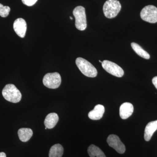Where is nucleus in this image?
Returning <instances> with one entry per match:
<instances>
[{"instance_id":"1","label":"nucleus","mask_w":157,"mask_h":157,"mask_svg":"<svg viewBox=\"0 0 157 157\" xmlns=\"http://www.w3.org/2000/svg\"><path fill=\"white\" fill-rule=\"evenodd\" d=\"M76 63L79 70L85 76L94 78L98 75V71L96 68L85 59L77 58Z\"/></svg>"},{"instance_id":"2","label":"nucleus","mask_w":157,"mask_h":157,"mask_svg":"<svg viewBox=\"0 0 157 157\" xmlns=\"http://www.w3.org/2000/svg\"><path fill=\"white\" fill-rule=\"evenodd\" d=\"M2 94L6 100L12 103H18L21 99V93L14 84L6 85Z\"/></svg>"},{"instance_id":"3","label":"nucleus","mask_w":157,"mask_h":157,"mask_svg":"<svg viewBox=\"0 0 157 157\" xmlns=\"http://www.w3.org/2000/svg\"><path fill=\"white\" fill-rule=\"evenodd\" d=\"M121 9V6L118 0H107L103 6V11L105 17L114 18L117 16Z\"/></svg>"},{"instance_id":"4","label":"nucleus","mask_w":157,"mask_h":157,"mask_svg":"<svg viewBox=\"0 0 157 157\" xmlns=\"http://www.w3.org/2000/svg\"><path fill=\"white\" fill-rule=\"evenodd\" d=\"M73 14L75 18V26L76 29L80 31L85 30L87 27V22L84 7L77 6L73 10Z\"/></svg>"},{"instance_id":"5","label":"nucleus","mask_w":157,"mask_h":157,"mask_svg":"<svg viewBox=\"0 0 157 157\" xmlns=\"http://www.w3.org/2000/svg\"><path fill=\"white\" fill-rule=\"evenodd\" d=\"M43 83L45 86L50 89H56L61 83V77L58 73H48L43 78Z\"/></svg>"},{"instance_id":"6","label":"nucleus","mask_w":157,"mask_h":157,"mask_svg":"<svg viewBox=\"0 0 157 157\" xmlns=\"http://www.w3.org/2000/svg\"><path fill=\"white\" fill-rule=\"evenodd\" d=\"M140 17L144 21L151 23L157 22V8L153 6H145L140 12Z\"/></svg>"},{"instance_id":"7","label":"nucleus","mask_w":157,"mask_h":157,"mask_svg":"<svg viewBox=\"0 0 157 157\" xmlns=\"http://www.w3.org/2000/svg\"><path fill=\"white\" fill-rule=\"evenodd\" d=\"M102 66L104 70L109 74L118 77L124 76L123 70L120 66L109 60H104L102 62Z\"/></svg>"},{"instance_id":"8","label":"nucleus","mask_w":157,"mask_h":157,"mask_svg":"<svg viewBox=\"0 0 157 157\" xmlns=\"http://www.w3.org/2000/svg\"><path fill=\"white\" fill-rule=\"evenodd\" d=\"M108 145L115 149L118 153L123 154L125 151V146L119 137L115 135H109L107 138Z\"/></svg>"},{"instance_id":"9","label":"nucleus","mask_w":157,"mask_h":157,"mask_svg":"<svg viewBox=\"0 0 157 157\" xmlns=\"http://www.w3.org/2000/svg\"><path fill=\"white\" fill-rule=\"evenodd\" d=\"M13 28L15 33L21 38L25 36L27 30V24L25 21L22 18L15 20L13 24Z\"/></svg>"},{"instance_id":"10","label":"nucleus","mask_w":157,"mask_h":157,"mask_svg":"<svg viewBox=\"0 0 157 157\" xmlns=\"http://www.w3.org/2000/svg\"><path fill=\"white\" fill-rule=\"evenodd\" d=\"M134 111V107L131 103L126 102L121 105L120 108V116L122 119L130 117Z\"/></svg>"},{"instance_id":"11","label":"nucleus","mask_w":157,"mask_h":157,"mask_svg":"<svg viewBox=\"0 0 157 157\" xmlns=\"http://www.w3.org/2000/svg\"><path fill=\"white\" fill-rule=\"evenodd\" d=\"M104 112L105 108L104 106L101 104H98L96 105L93 110L89 113L88 117L93 120H98L103 117Z\"/></svg>"},{"instance_id":"12","label":"nucleus","mask_w":157,"mask_h":157,"mask_svg":"<svg viewBox=\"0 0 157 157\" xmlns=\"http://www.w3.org/2000/svg\"><path fill=\"white\" fill-rule=\"evenodd\" d=\"M157 130V120L150 122L147 125L144 130V138L147 141H149L155 132Z\"/></svg>"},{"instance_id":"13","label":"nucleus","mask_w":157,"mask_h":157,"mask_svg":"<svg viewBox=\"0 0 157 157\" xmlns=\"http://www.w3.org/2000/svg\"><path fill=\"white\" fill-rule=\"evenodd\" d=\"M59 120L58 114L55 113H52L48 114L45 117L44 124L47 128H53L58 122Z\"/></svg>"},{"instance_id":"14","label":"nucleus","mask_w":157,"mask_h":157,"mask_svg":"<svg viewBox=\"0 0 157 157\" xmlns=\"http://www.w3.org/2000/svg\"><path fill=\"white\" fill-rule=\"evenodd\" d=\"M18 137L22 142H27L30 140L33 135V132L32 129L28 128H22L18 130Z\"/></svg>"},{"instance_id":"15","label":"nucleus","mask_w":157,"mask_h":157,"mask_svg":"<svg viewBox=\"0 0 157 157\" xmlns=\"http://www.w3.org/2000/svg\"><path fill=\"white\" fill-rule=\"evenodd\" d=\"M63 152V147L60 144H55L49 150V157H62Z\"/></svg>"},{"instance_id":"16","label":"nucleus","mask_w":157,"mask_h":157,"mask_svg":"<svg viewBox=\"0 0 157 157\" xmlns=\"http://www.w3.org/2000/svg\"><path fill=\"white\" fill-rule=\"evenodd\" d=\"M87 151L90 157H106L101 149L94 144H91L89 147Z\"/></svg>"},{"instance_id":"17","label":"nucleus","mask_w":157,"mask_h":157,"mask_svg":"<svg viewBox=\"0 0 157 157\" xmlns=\"http://www.w3.org/2000/svg\"><path fill=\"white\" fill-rule=\"evenodd\" d=\"M133 50L135 51V52L139 56L143 58L148 59L150 58V56L146 51L144 50L143 48H141V46L135 42H132L131 43Z\"/></svg>"},{"instance_id":"18","label":"nucleus","mask_w":157,"mask_h":157,"mask_svg":"<svg viewBox=\"0 0 157 157\" xmlns=\"http://www.w3.org/2000/svg\"><path fill=\"white\" fill-rule=\"evenodd\" d=\"M10 10L11 9L9 6H4L0 3V16L1 17H7L9 15Z\"/></svg>"},{"instance_id":"19","label":"nucleus","mask_w":157,"mask_h":157,"mask_svg":"<svg viewBox=\"0 0 157 157\" xmlns=\"http://www.w3.org/2000/svg\"><path fill=\"white\" fill-rule=\"evenodd\" d=\"M24 5L28 6H32L36 4L38 0H21Z\"/></svg>"},{"instance_id":"20","label":"nucleus","mask_w":157,"mask_h":157,"mask_svg":"<svg viewBox=\"0 0 157 157\" xmlns=\"http://www.w3.org/2000/svg\"><path fill=\"white\" fill-rule=\"evenodd\" d=\"M152 81L153 84L155 87L157 89V76L154 77V78H153Z\"/></svg>"},{"instance_id":"21","label":"nucleus","mask_w":157,"mask_h":157,"mask_svg":"<svg viewBox=\"0 0 157 157\" xmlns=\"http://www.w3.org/2000/svg\"><path fill=\"white\" fill-rule=\"evenodd\" d=\"M0 157H6V154L4 152H0Z\"/></svg>"},{"instance_id":"22","label":"nucleus","mask_w":157,"mask_h":157,"mask_svg":"<svg viewBox=\"0 0 157 157\" xmlns=\"http://www.w3.org/2000/svg\"><path fill=\"white\" fill-rule=\"evenodd\" d=\"M70 19H71V20L73 19V18H72V17H70Z\"/></svg>"}]
</instances>
